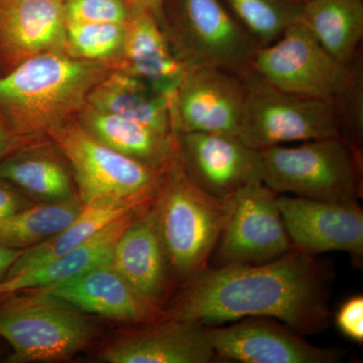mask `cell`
I'll list each match as a JSON object with an SVG mask.
<instances>
[{"mask_svg": "<svg viewBox=\"0 0 363 363\" xmlns=\"http://www.w3.org/2000/svg\"><path fill=\"white\" fill-rule=\"evenodd\" d=\"M0 180L35 202L62 201L77 195L70 166L51 138L0 162Z\"/></svg>", "mask_w": 363, "mask_h": 363, "instance_id": "21", "label": "cell"}, {"mask_svg": "<svg viewBox=\"0 0 363 363\" xmlns=\"http://www.w3.org/2000/svg\"><path fill=\"white\" fill-rule=\"evenodd\" d=\"M260 152L264 184L277 194L331 202L362 198L363 152L337 135Z\"/></svg>", "mask_w": 363, "mask_h": 363, "instance_id": "5", "label": "cell"}, {"mask_svg": "<svg viewBox=\"0 0 363 363\" xmlns=\"http://www.w3.org/2000/svg\"><path fill=\"white\" fill-rule=\"evenodd\" d=\"M303 2L307 1V0H302Z\"/></svg>", "mask_w": 363, "mask_h": 363, "instance_id": "37", "label": "cell"}, {"mask_svg": "<svg viewBox=\"0 0 363 363\" xmlns=\"http://www.w3.org/2000/svg\"><path fill=\"white\" fill-rule=\"evenodd\" d=\"M150 208L172 272L187 283L208 267L225 224L229 199L208 194L189 178L176 143Z\"/></svg>", "mask_w": 363, "mask_h": 363, "instance_id": "3", "label": "cell"}, {"mask_svg": "<svg viewBox=\"0 0 363 363\" xmlns=\"http://www.w3.org/2000/svg\"><path fill=\"white\" fill-rule=\"evenodd\" d=\"M33 200L18 189L0 180V220L33 205Z\"/></svg>", "mask_w": 363, "mask_h": 363, "instance_id": "33", "label": "cell"}, {"mask_svg": "<svg viewBox=\"0 0 363 363\" xmlns=\"http://www.w3.org/2000/svg\"><path fill=\"white\" fill-rule=\"evenodd\" d=\"M67 23L125 25L130 9L125 0H65Z\"/></svg>", "mask_w": 363, "mask_h": 363, "instance_id": "30", "label": "cell"}, {"mask_svg": "<svg viewBox=\"0 0 363 363\" xmlns=\"http://www.w3.org/2000/svg\"><path fill=\"white\" fill-rule=\"evenodd\" d=\"M64 0H0V75L35 55L65 50Z\"/></svg>", "mask_w": 363, "mask_h": 363, "instance_id": "17", "label": "cell"}, {"mask_svg": "<svg viewBox=\"0 0 363 363\" xmlns=\"http://www.w3.org/2000/svg\"><path fill=\"white\" fill-rule=\"evenodd\" d=\"M64 1H65V0H64Z\"/></svg>", "mask_w": 363, "mask_h": 363, "instance_id": "38", "label": "cell"}, {"mask_svg": "<svg viewBox=\"0 0 363 363\" xmlns=\"http://www.w3.org/2000/svg\"><path fill=\"white\" fill-rule=\"evenodd\" d=\"M49 138L47 135H26L21 133L0 112V162L23 147L44 142Z\"/></svg>", "mask_w": 363, "mask_h": 363, "instance_id": "32", "label": "cell"}, {"mask_svg": "<svg viewBox=\"0 0 363 363\" xmlns=\"http://www.w3.org/2000/svg\"><path fill=\"white\" fill-rule=\"evenodd\" d=\"M130 11H145L152 14L160 26L162 21V6L164 0H125Z\"/></svg>", "mask_w": 363, "mask_h": 363, "instance_id": "34", "label": "cell"}, {"mask_svg": "<svg viewBox=\"0 0 363 363\" xmlns=\"http://www.w3.org/2000/svg\"><path fill=\"white\" fill-rule=\"evenodd\" d=\"M240 74L247 100L238 136L248 147L262 150L337 135L330 99L284 92L250 68Z\"/></svg>", "mask_w": 363, "mask_h": 363, "instance_id": "7", "label": "cell"}, {"mask_svg": "<svg viewBox=\"0 0 363 363\" xmlns=\"http://www.w3.org/2000/svg\"><path fill=\"white\" fill-rule=\"evenodd\" d=\"M116 70V62L76 59L65 50L35 55L0 75V112L23 133L49 136L77 119L91 90Z\"/></svg>", "mask_w": 363, "mask_h": 363, "instance_id": "2", "label": "cell"}, {"mask_svg": "<svg viewBox=\"0 0 363 363\" xmlns=\"http://www.w3.org/2000/svg\"><path fill=\"white\" fill-rule=\"evenodd\" d=\"M143 209L112 222L82 245L45 264L2 279L0 281V297L28 291L45 290L76 278L100 264L111 262L119 235Z\"/></svg>", "mask_w": 363, "mask_h": 363, "instance_id": "20", "label": "cell"}, {"mask_svg": "<svg viewBox=\"0 0 363 363\" xmlns=\"http://www.w3.org/2000/svg\"><path fill=\"white\" fill-rule=\"evenodd\" d=\"M23 252L25 250L6 247L0 243V281L6 277L7 272Z\"/></svg>", "mask_w": 363, "mask_h": 363, "instance_id": "35", "label": "cell"}, {"mask_svg": "<svg viewBox=\"0 0 363 363\" xmlns=\"http://www.w3.org/2000/svg\"><path fill=\"white\" fill-rule=\"evenodd\" d=\"M245 100L247 87L240 73L215 66H187L171 97L173 133L238 135Z\"/></svg>", "mask_w": 363, "mask_h": 363, "instance_id": "11", "label": "cell"}, {"mask_svg": "<svg viewBox=\"0 0 363 363\" xmlns=\"http://www.w3.org/2000/svg\"><path fill=\"white\" fill-rule=\"evenodd\" d=\"M328 272L315 255L296 247L264 264L207 267L185 283L164 319L216 326L266 317L301 335L319 333L331 321Z\"/></svg>", "mask_w": 363, "mask_h": 363, "instance_id": "1", "label": "cell"}, {"mask_svg": "<svg viewBox=\"0 0 363 363\" xmlns=\"http://www.w3.org/2000/svg\"><path fill=\"white\" fill-rule=\"evenodd\" d=\"M278 204L294 247L317 257L346 252L363 257V209L359 202H331L278 194Z\"/></svg>", "mask_w": 363, "mask_h": 363, "instance_id": "14", "label": "cell"}, {"mask_svg": "<svg viewBox=\"0 0 363 363\" xmlns=\"http://www.w3.org/2000/svg\"><path fill=\"white\" fill-rule=\"evenodd\" d=\"M2 351L0 350V359H1Z\"/></svg>", "mask_w": 363, "mask_h": 363, "instance_id": "36", "label": "cell"}, {"mask_svg": "<svg viewBox=\"0 0 363 363\" xmlns=\"http://www.w3.org/2000/svg\"><path fill=\"white\" fill-rule=\"evenodd\" d=\"M248 68L284 92L330 99L345 64L329 54L298 21L278 40L259 48Z\"/></svg>", "mask_w": 363, "mask_h": 363, "instance_id": "10", "label": "cell"}, {"mask_svg": "<svg viewBox=\"0 0 363 363\" xmlns=\"http://www.w3.org/2000/svg\"><path fill=\"white\" fill-rule=\"evenodd\" d=\"M97 111L125 117L172 135L171 98L121 70L111 72L88 95Z\"/></svg>", "mask_w": 363, "mask_h": 363, "instance_id": "24", "label": "cell"}, {"mask_svg": "<svg viewBox=\"0 0 363 363\" xmlns=\"http://www.w3.org/2000/svg\"><path fill=\"white\" fill-rule=\"evenodd\" d=\"M208 336L218 359L245 363H336L342 353L312 345L278 320L248 317L228 327L208 326Z\"/></svg>", "mask_w": 363, "mask_h": 363, "instance_id": "13", "label": "cell"}, {"mask_svg": "<svg viewBox=\"0 0 363 363\" xmlns=\"http://www.w3.org/2000/svg\"><path fill=\"white\" fill-rule=\"evenodd\" d=\"M337 135L363 152V52L345 64L331 98Z\"/></svg>", "mask_w": 363, "mask_h": 363, "instance_id": "28", "label": "cell"}, {"mask_svg": "<svg viewBox=\"0 0 363 363\" xmlns=\"http://www.w3.org/2000/svg\"><path fill=\"white\" fill-rule=\"evenodd\" d=\"M49 138L66 157L83 204L156 194L162 171L107 147L77 119L52 131Z\"/></svg>", "mask_w": 363, "mask_h": 363, "instance_id": "8", "label": "cell"}, {"mask_svg": "<svg viewBox=\"0 0 363 363\" xmlns=\"http://www.w3.org/2000/svg\"><path fill=\"white\" fill-rule=\"evenodd\" d=\"M125 25L67 23L65 51L74 58L85 61L116 62L119 68Z\"/></svg>", "mask_w": 363, "mask_h": 363, "instance_id": "29", "label": "cell"}, {"mask_svg": "<svg viewBox=\"0 0 363 363\" xmlns=\"http://www.w3.org/2000/svg\"><path fill=\"white\" fill-rule=\"evenodd\" d=\"M336 326L345 337L363 343V297L353 296L339 308L335 315Z\"/></svg>", "mask_w": 363, "mask_h": 363, "instance_id": "31", "label": "cell"}, {"mask_svg": "<svg viewBox=\"0 0 363 363\" xmlns=\"http://www.w3.org/2000/svg\"><path fill=\"white\" fill-rule=\"evenodd\" d=\"M150 206L119 235L111 264L136 291L162 307L173 272Z\"/></svg>", "mask_w": 363, "mask_h": 363, "instance_id": "18", "label": "cell"}, {"mask_svg": "<svg viewBox=\"0 0 363 363\" xmlns=\"http://www.w3.org/2000/svg\"><path fill=\"white\" fill-rule=\"evenodd\" d=\"M187 66L177 56L152 14L130 11L118 70L171 98Z\"/></svg>", "mask_w": 363, "mask_h": 363, "instance_id": "19", "label": "cell"}, {"mask_svg": "<svg viewBox=\"0 0 363 363\" xmlns=\"http://www.w3.org/2000/svg\"><path fill=\"white\" fill-rule=\"evenodd\" d=\"M100 358L108 363H208L218 359L207 325L178 319H162L124 332L104 346Z\"/></svg>", "mask_w": 363, "mask_h": 363, "instance_id": "15", "label": "cell"}, {"mask_svg": "<svg viewBox=\"0 0 363 363\" xmlns=\"http://www.w3.org/2000/svg\"><path fill=\"white\" fill-rule=\"evenodd\" d=\"M300 23L340 63L362 51L363 0H307Z\"/></svg>", "mask_w": 363, "mask_h": 363, "instance_id": "25", "label": "cell"}, {"mask_svg": "<svg viewBox=\"0 0 363 363\" xmlns=\"http://www.w3.org/2000/svg\"><path fill=\"white\" fill-rule=\"evenodd\" d=\"M175 138L184 169L208 194L227 200L243 188L264 183L262 152L248 147L240 136L187 133Z\"/></svg>", "mask_w": 363, "mask_h": 363, "instance_id": "12", "label": "cell"}, {"mask_svg": "<svg viewBox=\"0 0 363 363\" xmlns=\"http://www.w3.org/2000/svg\"><path fill=\"white\" fill-rule=\"evenodd\" d=\"M161 26L177 56L188 66L241 73L260 48L222 0H164Z\"/></svg>", "mask_w": 363, "mask_h": 363, "instance_id": "6", "label": "cell"}, {"mask_svg": "<svg viewBox=\"0 0 363 363\" xmlns=\"http://www.w3.org/2000/svg\"><path fill=\"white\" fill-rule=\"evenodd\" d=\"M97 330L75 308L43 291L0 297V337L11 363L58 362L89 347Z\"/></svg>", "mask_w": 363, "mask_h": 363, "instance_id": "4", "label": "cell"}, {"mask_svg": "<svg viewBox=\"0 0 363 363\" xmlns=\"http://www.w3.org/2000/svg\"><path fill=\"white\" fill-rule=\"evenodd\" d=\"M84 204L78 195L56 202H35L0 220V243L28 250L49 240L71 223Z\"/></svg>", "mask_w": 363, "mask_h": 363, "instance_id": "26", "label": "cell"}, {"mask_svg": "<svg viewBox=\"0 0 363 363\" xmlns=\"http://www.w3.org/2000/svg\"><path fill=\"white\" fill-rule=\"evenodd\" d=\"M243 23L260 48L274 43L300 21L302 0H222Z\"/></svg>", "mask_w": 363, "mask_h": 363, "instance_id": "27", "label": "cell"}, {"mask_svg": "<svg viewBox=\"0 0 363 363\" xmlns=\"http://www.w3.org/2000/svg\"><path fill=\"white\" fill-rule=\"evenodd\" d=\"M294 248L278 204V194L264 183L229 198L228 215L210 260L213 267L259 264Z\"/></svg>", "mask_w": 363, "mask_h": 363, "instance_id": "9", "label": "cell"}, {"mask_svg": "<svg viewBox=\"0 0 363 363\" xmlns=\"http://www.w3.org/2000/svg\"><path fill=\"white\" fill-rule=\"evenodd\" d=\"M51 294L75 309L135 325L154 323L164 318V309L136 291L111 262L52 288Z\"/></svg>", "mask_w": 363, "mask_h": 363, "instance_id": "16", "label": "cell"}, {"mask_svg": "<svg viewBox=\"0 0 363 363\" xmlns=\"http://www.w3.org/2000/svg\"><path fill=\"white\" fill-rule=\"evenodd\" d=\"M155 195L130 199L101 200L84 205L78 216L61 233L25 250L4 278L33 269L82 245L112 222L150 206Z\"/></svg>", "mask_w": 363, "mask_h": 363, "instance_id": "23", "label": "cell"}, {"mask_svg": "<svg viewBox=\"0 0 363 363\" xmlns=\"http://www.w3.org/2000/svg\"><path fill=\"white\" fill-rule=\"evenodd\" d=\"M77 121L88 133L107 147L162 171L176 150L174 133H161L145 124L86 104Z\"/></svg>", "mask_w": 363, "mask_h": 363, "instance_id": "22", "label": "cell"}]
</instances>
